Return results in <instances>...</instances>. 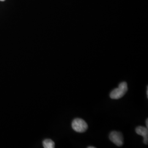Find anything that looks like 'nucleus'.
Wrapping results in <instances>:
<instances>
[{"label":"nucleus","instance_id":"9","mask_svg":"<svg viewBox=\"0 0 148 148\" xmlns=\"http://www.w3.org/2000/svg\"><path fill=\"white\" fill-rule=\"evenodd\" d=\"M0 1H5V0H0Z\"/></svg>","mask_w":148,"mask_h":148},{"label":"nucleus","instance_id":"4","mask_svg":"<svg viewBox=\"0 0 148 148\" xmlns=\"http://www.w3.org/2000/svg\"><path fill=\"white\" fill-rule=\"evenodd\" d=\"M136 132L138 135L143 137V142L145 144H148V128L143 126H138L136 128Z\"/></svg>","mask_w":148,"mask_h":148},{"label":"nucleus","instance_id":"7","mask_svg":"<svg viewBox=\"0 0 148 148\" xmlns=\"http://www.w3.org/2000/svg\"><path fill=\"white\" fill-rule=\"evenodd\" d=\"M147 98H148V86H147Z\"/></svg>","mask_w":148,"mask_h":148},{"label":"nucleus","instance_id":"5","mask_svg":"<svg viewBox=\"0 0 148 148\" xmlns=\"http://www.w3.org/2000/svg\"><path fill=\"white\" fill-rule=\"evenodd\" d=\"M43 146L45 148H54L55 147V143L52 140L46 139L43 141Z\"/></svg>","mask_w":148,"mask_h":148},{"label":"nucleus","instance_id":"3","mask_svg":"<svg viewBox=\"0 0 148 148\" xmlns=\"http://www.w3.org/2000/svg\"><path fill=\"white\" fill-rule=\"evenodd\" d=\"M109 139L112 143L118 147H121L123 144V137L121 132L112 131L109 134Z\"/></svg>","mask_w":148,"mask_h":148},{"label":"nucleus","instance_id":"1","mask_svg":"<svg viewBox=\"0 0 148 148\" xmlns=\"http://www.w3.org/2000/svg\"><path fill=\"white\" fill-rule=\"evenodd\" d=\"M128 90L127 82H122L120 83L119 87L112 90L110 93V97L112 99H119L121 98L126 93Z\"/></svg>","mask_w":148,"mask_h":148},{"label":"nucleus","instance_id":"8","mask_svg":"<svg viewBox=\"0 0 148 148\" xmlns=\"http://www.w3.org/2000/svg\"><path fill=\"white\" fill-rule=\"evenodd\" d=\"M88 148H95V147H88Z\"/></svg>","mask_w":148,"mask_h":148},{"label":"nucleus","instance_id":"6","mask_svg":"<svg viewBox=\"0 0 148 148\" xmlns=\"http://www.w3.org/2000/svg\"><path fill=\"white\" fill-rule=\"evenodd\" d=\"M146 125H147V128H148V119H147L146 120Z\"/></svg>","mask_w":148,"mask_h":148},{"label":"nucleus","instance_id":"2","mask_svg":"<svg viewBox=\"0 0 148 148\" xmlns=\"http://www.w3.org/2000/svg\"><path fill=\"white\" fill-rule=\"evenodd\" d=\"M71 126L73 129L76 132L84 133L88 129V125L83 119L77 118L72 122Z\"/></svg>","mask_w":148,"mask_h":148}]
</instances>
